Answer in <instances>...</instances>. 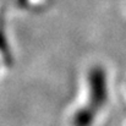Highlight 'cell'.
Segmentation results:
<instances>
[{
	"label": "cell",
	"mask_w": 126,
	"mask_h": 126,
	"mask_svg": "<svg viewBox=\"0 0 126 126\" xmlns=\"http://www.w3.org/2000/svg\"><path fill=\"white\" fill-rule=\"evenodd\" d=\"M97 114V109L92 105L77 109L72 116V126H92Z\"/></svg>",
	"instance_id": "cell-2"
},
{
	"label": "cell",
	"mask_w": 126,
	"mask_h": 126,
	"mask_svg": "<svg viewBox=\"0 0 126 126\" xmlns=\"http://www.w3.org/2000/svg\"><path fill=\"white\" fill-rule=\"evenodd\" d=\"M88 87H89V105L94 109H100L108 99V83L107 74L99 65L93 66L88 74Z\"/></svg>",
	"instance_id": "cell-1"
},
{
	"label": "cell",
	"mask_w": 126,
	"mask_h": 126,
	"mask_svg": "<svg viewBox=\"0 0 126 126\" xmlns=\"http://www.w3.org/2000/svg\"><path fill=\"white\" fill-rule=\"evenodd\" d=\"M0 53L4 56V59L6 60V63L11 61V55H10V49H9V44L6 42L5 36L0 32Z\"/></svg>",
	"instance_id": "cell-3"
}]
</instances>
